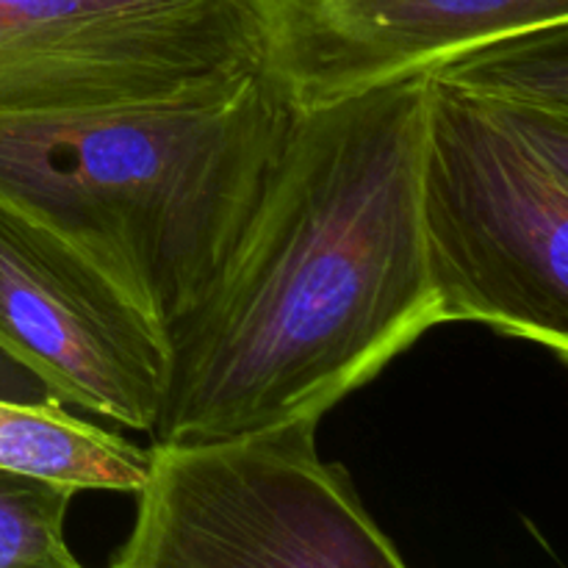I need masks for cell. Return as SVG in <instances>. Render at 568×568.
I'll use <instances>...</instances> for the list:
<instances>
[{
    "label": "cell",
    "instance_id": "cell-3",
    "mask_svg": "<svg viewBox=\"0 0 568 568\" xmlns=\"http://www.w3.org/2000/svg\"><path fill=\"white\" fill-rule=\"evenodd\" d=\"M419 225L444 322L568 361V111L427 75Z\"/></svg>",
    "mask_w": 568,
    "mask_h": 568
},
{
    "label": "cell",
    "instance_id": "cell-4",
    "mask_svg": "<svg viewBox=\"0 0 568 568\" xmlns=\"http://www.w3.org/2000/svg\"><path fill=\"white\" fill-rule=\"evenodd\" d=\"M320 422L150 447L131 536L109 568H414L338 464Z\"/></svg>",
    "mask_w": 568,
    "mask_h": 568
},
{
    "label": "cell",
    "instance_id": "cell-2",
    "mask_svg": "<svg viewBox=\"0 0 568 568\" xmlns=\"http://www.w3.org/2000/svg\"><path fill=\"white\" fill-rule=\"evenodd\" d=\"M292 114L264 75L225 98L0 114V205L64 239L166 336L231 258Z\"/></svg>",
    "mask_w": 568,
    "mask_h": 568
},
{
    "label": "cell",
    "instance_id": "cell-1",
    "mask_svg": "<svg viewBox=\"0 0 568 568\" xmlns=\"http://www.w3.org/2000/svg\"><path fill=\"white\" fill-rule=\"evenodd\" d=\"M425 89L294 111L231 258L166 331L150 447L322 422L442 325L419 225Z\"/></svg>",
    "mask_w": 568,
    "mask_h": 568
},
{
    "label": "cell",
    "instance_id": "cell-9",
    "mask_svg": "<svg viewBox=\"0 0 568 568\" xmlns=\"http://www.w3.org/2000/svg\"><path fill=\"white\" fill-rule=\"evenodd\" d=\"M427 75L491 98L568 111V20L488 39Z\"/></svg>",
    "mask_w": 568,
    "mask_h": 568
},
{
    "label": "cell",
    "instance_id": "cell-6",
    "mask_svg": "<svg viewBox=\"0 0 568 568\" xmlns=\"http://www.w3.org/2000/svg\"><path fill=\"white\" fill-rule=\"evenodd\" d=\"M0 355L59 405L148 436L166 336L75 247L0 205Z\"/></svg>",
    "mask_w": 568,
    "mask_h": 568
},
{
    "label": "cell",
    "instance_id": "cell-11",
    "mask_svg": "<svg viewBox=\"0 0 568 568\" xmlns=\"http://www.w3.org/2000/svg\"><path fill=\"white\" fill-rule=\"evenodd\" d=\"M81 568H87V566H81Z\"/></svg>",
    "mask_w": 568,
    "mask_h": 568
},
{
    "label": "cell",
    "instance_id": "cell-8",
    "mask_svg": "<svg viewBox=\"0 0 568 568\" xmlns=\"http://www.w3.org/2000/svg\"><path fill=\"white\" fill-rule=\"evenodd\" d=\"M0 469L75 491L136 494L148 477L150 449L70 416L53 399L0 397Z\"/></svg>",
    "mask_w": 568,
    "mask_h": 568
},
{
    "label": "cell",
    "instance_id": "cell-10",
    "mask_svg": "<svg viewBox=\"0 0 568 568\" xmlns=\"http://www.w3.org/2000/svg\"><path fill=\"white\" fill-rule=\"evenodd\" d=\"M75 488L0 469V568H81L64 538Z\"/></svg>",
    "mask_w": 568,
    "mask_h": 568
},
{
    "label": "cell",
    "instance_id": "cell-5",
    "mask_svg": "<svg viewBox=\"0 0 568 568\" xmlns=\"http://www.w3.org/2000/svg\"><path fill=\"white\" fill-rule=\"evenodd\" d=\"M261 64L253 0H0V114L225 98Z\"/></svg>",
    "mask_w": 568,
    "mask_h": 568
},
{
    "label": "cell",
    "instance_id": "cell-7",
    "mask_svg": "<svg viewBox=\"0 0 568 568\" xmlns=\"http://www.w3.org/2000/svg\"><path fill=\"white\" fill-rule=\"evenodd\" d=\"M261 75L292 111L427 75L475 44L568 20V0H253Z\"/></svg>",
    "mask_w": 568,
    "mask_h": 568
}]
</instances>
